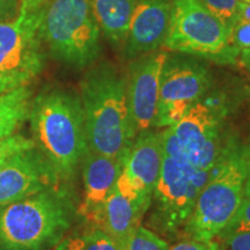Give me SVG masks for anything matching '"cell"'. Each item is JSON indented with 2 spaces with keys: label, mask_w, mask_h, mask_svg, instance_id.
Here are the masks:
<instances>
[{
  "label": "cell",
  "mask_w": 250,
  "mask_h": 250,
  "mask_svg": "<svg viewBox=\"0 0 250 250\" xmlns=\"http://www.w3.org/2000/svg\"><path fill=\"white\" fill-rule=\"evenodd\" d=\"M31 94L28 86L0 94V140L13 134L28 120L33 101Z\"/></svg>",
  "instance_id": "ac0fdd59"
},
{
  "label": "cell",
  "mask_w": 250,
  "mask_h": 250,
  "mask_svg": "<svg viewBox=\"0 0 250 250\" xmlns=\"http://www.w3.org/2000/svg\"><path fill=\"white\" fill-rule=\"evenodd\" d=\"M240 1H243V2H247V4H250V0H240Z\"/></svg>",
  "instance_id": "d6a6232c"
},
{
  "label": "cell",
  "mask_w": 250,
  "mask_h": 250,
  "mask_svg": "<svg viewBox=\"0 0 250 250\" xmlns=\"http://www.w3.org/2000/svg\"><path fill=\"white\" fill-rule=\"evenodd\" d=\"M208 250H221V248H220V245H219V243L210 241V246H208Z\"/></svg>",
  "instance_id": "1f68e13d"
},
{
  "label": "cell",
  "mask_w": 250,
  "mask_h": 250,
  "mask_svg": "<svg viewBox=\"0 0 250 250\" xmlns=\"http://www.w3.org/2000/svg\"><path fill=\"white\" fill-rule=\"evenodd\" d=\"M34 139L27 138L23 134L13 133L0 140V169L9 159L18 153L35 147Z\"/></svg>",
  "instance_id": "44dd1931"
},
{
  "label": "cell",
  "mask_w": 250,
  "mask_h": 250,
  "mask_svg": "<svg viewBox=\"0 0 250 250\" xmlns=\"http://www.w3.org/2000/svg\"><path fill=\"white\" fill-rule=\"evenodd\" d=\"M221 250H250V232H239L221 237Z\"/></svg>",
  "instance_id": "d4e9b609"
},
{
  "label": "cell",
  "mask_w": 250,
  "mask_h": 250,
  "mask_svg": "<svg viewBox=\"0 0 250 250\" xmlns=\"http://www.w3.org/2000/svg\"><path fill=\"white\" fill-rule=\"evenodd\" d=\"M41 35L52 57L76 70L92 65L101 52L100 28L88 0H49Z\"/></svg>",
  "instance_id": "5b68a950"
},
{
  "label": "cell",
  "mask_w": 250,
  "mask_h": 250,
  "mask_svg": "<svg viewBox=\"0 0 250 250\" xmlns=\"http://www.w3.org/2000/svg\"><path fill=\"white\" fill-rule=\"evenodd\" d=\"M151 203V199L127 195L115 184L103 205L100 228L114 240L121 250L140 226Z\"/></svg>",
  "instance_id": "2e32d148"
},
{
  "label": "cell",
  "mask_w": 250,
  "mask_h": 250,
  "mask_svg": "<svg viewBox=\"0 0 250 250\" xmlns=\"http://www.w3.org/2000/svg\"><path fill=\"white\" fill-rule=\"evenodd\" d=\"M124 160L87 151L81 160L83 201L79 208L81 217L100 228L103 205L123 170Z\"/></svg>",
  "instance_id": "9a60e30c"
},
{
  "label": "cell",
  "mask_w": 250,
  "mask_h": 250,
  "mask_svg": "<svg viewBox=\"0 0 250 250\" xmlns=\"http://www.w3.org/2000/svg\"><path fill=\"white\" fill-rule=\"evenodd\" d=\"M49 0H23L13 20L0 22V94L28 86L44 67L42 23Z\"/></svg>",
  "instance_id": "8992f818"
},
{
  "label": "cell",
  "mask_w": 250,
  "mask_h": 250,
  "mask_svg": "<svg viewBox=\"0 0 250 250\" xmlns=\"http://www.w3.org/2000/svg\"><path fill=\"white\" fill-rule=\"evenodd\" d=\"M168 243L147 228L139 226L121 250H168Z\"/></svg>",
  "instance_id": "d6986e66"
},
{
  "label": "cell",
  "mask_w": 250,
  "mask_h": 250,
  "mask_svg": "<svg viewBox=\"0 0 250 250\" xmlns=\"http://www.w3.org/2000/svg\"><path fill=\"white\" fill-rule=\"evenodd\" d=\"M164 164L161 132L143 131L133 139L118 181L134 192L152 198Z\"/></svg>",
  "instance_id": "5bb4252c"
},
{
  "label": "cell",
  "mask_w": 250,
  "mask_h": 250,
  "mask_svg": "<svg viewBox=\"0 0 250 250\" xmlns=\"http://www.w3.org/2000/svg\"><path fill=\"white\" fill-rule=\"evenodd\" d=\"M23 0H0V22L13 20L20 13Z\"/></svg>",
  "instance_id": "484cf974"
},
{
  "label": "cell",
  "mask_w": 250,
  "mask_h": 250,
  "mask_svg": "<svg viewBox=\"0 0 250 250\" xmlns=\"http://www.w3.org/2000/svg\"><path fill=\"white\" fill-rule=\"evenodd\" d=\"M237 21H248V22H250V4L239 1V4H237L236 22Z\"/></svg>",
  "instance_id": "f546056e"
},
{
  "label": "cell",
  "mask_w": 250,
  "mask_h": 250,
  "mask_svg": "<svg viewBox=\"0 0 250 250\" xmlns=\"http://www.w3.org/2000/svg\"><path fill=\"white\" fill-rule=\"evenodd\" d=\"M210 67L196 56L167 55L160 78V95L153 127L173 126L212 87Z\"/></svg>",
  "instance_id": "9c48e42d"
},
{
  "label": "cell",
  "mask_w": 250,
  "mask_h": 250,
  "mask_svg": "<svg viewBox=\"0 0 250 250\" xmlns=\"http://www.w3.org/2000/svg\"><path fill=\"white\" fill-rule=\"evenodd\" d=\"M215 18L232 30L236 23L237 4L240 0H199Z\"/></svg>",
  "instance_id": "ffe728a7"
},
{
  "label": "cell",
  "mask_w": 250,
  "mask_h": 250,
  "mask_svg": "<svg viewBox=\"0 0 250 250\" xmlns=\"http://www.w3.org/2000/svg\"><path fill=\"white\" fill-rule=\"evenodd\" d=\"M245 187H243V192L245 197L250 198V145L245 147Z\"/></svg>",
  "instance_id": "f1b7e54d"
},
{
  "label": "cell",
  "mask_w": 250,
  "mask_h": 250,
  "mask_svg": "<svg viewBox=\"0 0 250 250\" xmlns=\"http://www.w3.org/2000/svg\"><path fill=\"white\" fill-rule=\"evenodd\" d=\"M126 87V74L110 62L92 67L80 81V100L90 151L125 160L136 138Z\"/></svg>",
  "instance_id": "6da1fadb"
},
{
  "label": "cell",
  "mask_w": 250,
  "mask_h": 250,
  "mask_svg": "<svg viewBox=\"0 0 250 250\" xmlns=\"http://www.w3.org/2000/svg\"><path fill=\"white\" fill-rule=\"evenodd\" d=\"M211 173L186 170L173 158L164 154L160 177L152 196V226L167 234L176 233L186 226L197 196L208 183Z\"/></svg>",
  "instance_id": "30bf717a"
},
{
  "label": "cell",
  "mask_w": 250,
  "mask_h": 250,
  "mask_svg": "<svg viewBox=\"0 0 250 250\" xmlns=\"http://www.w3.org/2000/svg\"><path fill=\"white\" fill-rule=\"evenodd\" d=\"M28 118L36 147L59 179H73L88 148L80 96L61 88L43 90L31 101Z\"/></svg>",
  "instance_id": "7a4b0ae2"
},
{
  "label": "cell",
  "mask_w": 250,
  "mask_h": 250,
  "mask_svg": "<svg viewBox=\"0 0 250 250\" xmlns=\"http://www.w3.org/2000/svg\"><path fill=\"white\" fill-rule=\"evenodd\" d=\"M245 147L232 142L197 196L184 226L190 240L210 242L232 220L245 198Z\"/></svg>",
  "instance_id": "277c9868"
},
{
  "label": "cell",
  "mask_w": 250,
  "mask_h": 250,
  "mask_svg": "<svg viewBox=\"0 0 250 250\" xmlns=\"http://www.w3.org/2000/svg\"><path fill=\"white\" fill-rule=\"evenodd\" d=\"M56 250H85L83 236H68L58 242Z\"/></svg>",
  "instance_id": "4316f807"
},
{
  "label": "cell",
  "mask_w": 250,
  "mask_h": 250,
  "mask_svg": "<svg viewBox=\"0 0 250 250\" xmlns=\"http://www.w3.org/2000/svg\"><path fill=\"white\" fill-rule=\"evenodd\" d=\"M61 179L39 148L18 153L0 169V206L59 186Z\"/></svg>",
  "instance_id": "7c38bea8"
},
{
  "label": "cell",
  "mask_w": 250,
  "mask_h": 250,
  "mask_svg": "<svg viewBox=\"0 0 250 250\" xmlns=\"http://www.w3.org/2000/svg\"><path fill=\"white\" fill-rule=\"evenodd\" d=\"M210 242H202L196 241V240H188V241H183L177 243L174 247H171L168 250H208Z\"/></svg>",
  "instance_id": "83f0119b"
},
{
  "label": "cell",
  "mask_w": 250,
  "mask_h": 250,
  "mask_svg": "<svg viewBox=\"0 0 250 250\" xmlns=\"http://www.w3.org/2000/svg\"><path fill=\"white\" fill-rule=\"evenodd\" d=\"M239 232H250V198L245 197L243 201L234 214L232 220L227 225L226 228L219 234L218 237H225L230 234Z\"/></svg>",
  "instance_id": "7402d4cb"
},
{
  "label": "cell",
  "mask_w": 250,
  "mask_h": 250,
  "mask_svg": "<svg viewBox=\"0 0 250 250\" xmlns=\"http://www.w3.org/2000/svg\"><path fill=\"white\" fill-rule=\"evenodd\" d=\"M173 12L170 0H142L131 17L129 33L124 44L126 58L154 52L164 45Z\"/></svg>",
  "instance_id": "4fadbf2b"
},
{
  "label": "cell",
  "mask_w": 250,
  "mask_h": 250,
  "mask_svg": "<svg viewBox=\"0 0 250 250\" xmlns=\"http://www.w3.org/2000/svg\"><path fill=\"white\" fill-rule=\"evenodd\" d=\"M230 45L239 51L250 48V22L237 21L230 30Z\"/></svg>",
  "instance_id": "cb8c5ba5"
},
{
  "label": "cell",
  "mask_w": 250,
  "mask_h": 250,
  "mask_svg": "<svg viewBox=\"0 0 250 250\" xmlns=\"http://www.w3.org/2000/svg\"><path fill=\"white\" fill-rule=\"evenodd\" d=\"M230 30L199 0H174L169 31L164 48L233 64L240 51L229 42Z\"/></svg>",
  "instance_id": "52a82bcc"
},
{
  "label": "cell",
  "mask_w": 250,
  "mask_h": 250,
  "mask_svg": "<svg viewBox=\"0 0 250 250\" xmlns=\"http://www.w3.org/2000/svg\"><path fill=\"white\" fill-rule=\"evenodd\" d=\"M100 30L115 45H124L136 0H88Z\"/></svg>",
  "instance_id": "e0dca14e"
},
{
  "label": "cell",
  "mask_w": 250,
  "mask_h": 250,
  "mask_svg": "<svg viewBox=\"0 0 250 250\" xmlns=\"http://www.w3.org/2000/svg\"><path fill=\"white\" fill-rule=\"evenodd\" d=\"M227 114L225 99H205L193 103L171 130L182 144L188 158L201 170H213L233 140L225 139L224 125Z\"/></svg>",
  "instance_id": "ba28073f"
},
{
  "label": "cell",
  "mask_w": 250,
  "mask_h": 250,
  "mask_svg": "<svg viewBox=\"0 0 250 250\" xmlns=\"http://www.w3.org/2000/svg\"><path fill=\"white\" fill-rule=\"evenodd\" d=\"M167 52L156 51L132 59L127 70V105L136 136L154 125L160 95V78Z\"/></svg>",
  "instance_id": "8fae6325"
},
{
  "label": "cell",
  "mask_w": 250,
  "mask_h": 250,
  "mask_svg": "<svg viewBox=\"0 0 250 250\" xmlns=\"http://www.w3.org/2000/svg\"><path fill=\"white\" fill-rule=\"evenodd\" d=\"M76 214L59 186L0 206V250H45L64 239Z\"/></svg>",
  "instance_id": "3957f363"
},
{
  "label": "cell",
  "mask_w": 250,
  "mask_h": 250,
  "mask_svg": "<svg viewBox=\"0 0 250 250\" xmlns=\"http://www.w3.org/2000/svg\"><path fill=\"white\" fill-rule=\"evenodd\" d=\"M83 237L85 250H120L114 240L101 228H94Z\"/></svg>",
  "instance_id": "603a6c76"
},
{
  "label": "cell",
  "mask_w": 250,
  "mask_h": 250,
  "mask_svg": "<svg viewBox=\"0 0 250 250\" xmlns=\"http://www.w3.org/2000/svg\"><path fill=\"white\" fill-rule=\"evenodd\" d=\"M239 58H240V62H241L242 66L245 67L246 71L250 74V48L241 50L239 54Z\"/></svg>",
  "instance_id": "4dcf8cb0"
}]
</instances>
